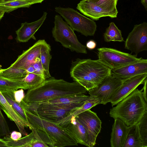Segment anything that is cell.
Masks as SVG:
<instances>
[{"label": "cell", "mask_w": 147, "mask_h": 147, "mask_svg": "<svg viewBox=\"0 0 147 147\" xmlns=\"http://www.w3.org/2000/svg\"><path fill=\"white\" fill-rule=\"evenodd\" d=\"M87 91L78 83L70 82L51 76L39 85L28 89L24 101L38 104L57 98L84 94Z\"/></svg>", "instance_id": "cell-1"}, {"label": "cell", "mask_w": 147, "mask_h": 147, "mask_svg": "<svg viewBox=\"0 0 147 147\" xmlns=\"http://www.w3.org/2000/svg\"><path fill=\"white\" fill-rule=\"evenodd\" d=\"M111 70L98 59L77 58L72 61L70 74L74 82L78 83L88 91L112 75Z\"/></svg>", "instance_id": "cell-2"}, {"label": "cell", "mask_w": 147, "mask_h": 147, "mask_svg": "<svg viewBox=\"0 0 147 147\" xmlns=\"http://www.w3.org/2000/svg\"><path fill=\"white\" fill-rule=\"evenodd\" d=\"M142 92V89H135L110 109V116L119 119L128 127L137 124L147 112V102Z\"/></svg>", "instance_id": "cell-3"}, {"label": "cell", "mask_w": 147, "mask_h": 147, "mask_svg": "<svg viewBox=\"0 0 147 147\" xmlns=\"http://www.w3.org/2000/svg\"><path fill=\"white\" fill-rule=\"evenodd\" d=\"M28 121L35 128L46 134L55 144V147L77 146L78 143L63 127L42 119L25 109Z\"/></svg>", "instance_id": "cell-4"}, {"label": "cell", "mask_w": 147, "mask_h": 147, "mask_svg": "<svg viewBox=\"0 0 147 147\" xmlns=\"http://www.w3.org/2000/svg\"><path fill=\"white\" fill-rule=\"evenodd\" d=\"M54 18V26L52 33L55 41L72 51L86 54V46L79 41L74 30L59 15H56Z\"/></svg>", "instance_id": "cell-5"}, {"label": "cell", "mask_w": 147, "mask_h": 147, "mask_svg": "<svg viewBox=\"0 0 147 147\" xmlns=\"http://www.w3.org/2000/svg\"><path fill=\"white\" fill-rule=\"evenodd\" d=\"M118 0H82L77 9L84 15L97 20L104 17L115 18L118 11L117 5Z\"/></svg>", "instance_id": "cell-6"}, {"label": "cell", "mask_w": 147, "mask_h": 147, "mask_svg": "<svg viewBox=\"0 0 147 147\" xmlns=\"http://www.w3.org/2000/svg\"><path fill=\"white\" fill-rule=\"evenodd\" d=\"M55 11L63 18L74 30L86 36H93L96 30L97 25L92 20L70 7H57Z\"/></svg>", "instance_id": "cell-7"}, {"label": "cell", "mask_w": 147, "mask_h": 147, "mask_svg": "<svg viewBox=\"0 0 147 147\" xmlns=\"http://www.w3.org/2000/svg\"><path fill=\"white\" fill-rule=\"evenodd\" d=\"M97 50L98 59L111 69L137 61L142 58L110 48L103 47Z\"/></svg>", "instance_id": "cell-8"}, {"label": "cell", "mask_w": 147, "mask_h": 147, "mask_svg": "<svg viewBox=\"0 0 147 147\" xmlns=\"http://www.w3.org/2000/svg\"><path fill=\"white\" fill-rule=\"evenodd\" d=\"M78 108L63 109L45 102L38 104L27 103L26 110L42 119L56 123L71 114Z\"/></svg>", "instance_id": "cell-9"}, {"label": "cell", "mask_w": 147, "mask_h": 147, "mask_svg": "<svg viewBox=\"0 0 147 147\" xmlns=\"http://www.w3.org/2000/svg\"><path fill=\"white\" fill-rule=\"evenodd\" d=\"M125 49L134 53L137 57L140 52L147 50V23L135 25L124 43Z\"/></svg>", "instance_id": "cell-10"}, {"label": "cell", "mask_w": 147, "mask_h": 147, "mask_svg": "<svg viewBox=\"0 0 147 147\" xmlns=\"http://www.w3.org/2000/svg\"><path fill=\"white\" fill-rule=\"evenodd\" d=\"M123 81L112 75L107 77L98 86L89 90L90 96L97 97L100 99L101 104L106 105L110 102L111 98L121 86Z\"/></svg>", "instance_id": "cell-11"}, {"label": "cell", "mask_w": 147, "mask_h": 147, "mask_svg": "<svg viewBox=\"0 0 147 147\" xmlns=\"http://www.w3.org/2000/svg\"><path fill=\"white\" fill-rule=\"evenodd\" d=\"M47 49H51L49 44L45 40H39L28 49L24 51L10 67L26 70L42 51Z\"/></svg>", "instance_id": "cell-12"}, {"label": "cell", "mask_w": 147, "mask_h": 147, "mask_svg": "<svg viewBox=\"0 0 147 147\" xmlns=\"http://www.w3.org/2000/svg\"><path fill=\"white\" fill-rule=\"evenodd\" d=\"M75 117L86 129L92 147H93L101 130V121L96 113L90 109L81 113Z\"/></svg>", "instance_id": "cell-13"}, {"label": "cell", "mask_w": 147, "mask_h": 147, "mask_svg": "<svg viewBox=\"0 0 147 147\" xmlns=\"http://www.w3.org/2000/svg\"><path fill=\"white\" fill-rule=\"evenodd\" d=\"M144 74H147V59L142 58L137 61L111 70L112 76L123 82Z\"/></svg>", "instance_id": "cell-14"}, {"label": "cell", "mask_w": 147, "mask_h": 147, "mask_svg": "<svg viewBox=\"0 0 147 147\" xmlns=\"http://www.w3.org/2000/svg\"><path fill=\"white\" fill-rule=\"evenodd\" d=\"M147 74L138 75L123 82L121 86L112 96L110 102L112 106L129 94L140 85L143 84L147 78Z\"/></svg>", "instance_id": "cell-15"}, {"label": "cell", "mask_w": 147, "mask_h": 147, "mask_svg": "<svg viewBox=\"0 0 147 147\" xmlns=\"http://www.w3.org/2000/svg\"><path fill=\"white\" fill-rule=\"evenodd\" d=\"M47 13L44 11L42 16L38 20L21 24L20 27L16 31V39L17 42H25L32 38L35 39L34 34L42 25L46 19Z\"/></svg>", "instance_id": "cell-16"}, {"label": "cell", "mask_w": 147, "mask_h": 147, "mask_svg": "<svg viewBox=\"0 0 147 147\" xmlns=\"http://www.w3.org/2000/svg\"><path fill=\"white\" fill-rule=\"evenodd\" d=\"M63 127L78 144L92 147L86 129L75 117Z\"/></svg>", "instance_id": "cell-17"}, {"label": "cell", "mask_w": 147, "mask_h": 147, "mask_svg": "<svg viewBox=\"0 0 147 147\" xmlns=\"http://www.w3.org/2000/svg\"><path fill=\"white\" fill-rule=\"evenodd\" d=\"M128 127L118 118L114 119L111 134V147H123L127 134Z\"/></svg>", "instance_id": "cell-18"}, {"label": "cell", "mask_w": 147, "mask_h": 147, "mask_svg": "<svg viewBox=\"0 0 147 147\" xmlns=\"http://www.w3.org/2000/svg\"><path fill=\"white\" fill-rule=\"evenodd\" d=\"M90 96L86 95L84 94H79L58 98L46 102L62 108L74 109L79 107L83 105Z\"/></svg>", "instance_id": "cell-19"}, {"label": "cell", "mask_w": 147, "mask_h": 147, "mask_svg": "<svg viewBox=\"0 0 147 147\" xmlns=\"http://www.w3.org/2000/svg\"><path fill=\"white\" fill-rule=\"evenodd\" d=\"M0 106L1 109L5 113L10 120L14 121L20 132L23 136L28 135L25 127L29 126L18 115L9 104L0 91Z\"/></svg>", "instance_id": "cell-20"}, {"label": "cell", "mask_w": 147, "mask_h": 147, "mask_svg": "<svg viewBox=\"0 0 147 147\" xmlns=\"http://www.w3.org/2000/svg\"><path fill=\"white\" fill-rule=\"evenodd\" d=\"M13 90L0 91L13 109L29 126V129L31 125L29 123L25 111V109L15 100Z\"/></svg>", "instance_id": "cell-21"}, {"label": "cell", "mask_w": 147, "mask_h": 147, "mask_svg": "<svg viewBox=\"0 0 147 147\" xmlns=\"http://www.w3.org/2000/svg\"><path fill=\"white\" fill-rule=\"evenodd\" d=\"M123 147H143L137 124L128 127L127 134Z\"/></svg>", "instance_id": "cell-22"}, {"label": "cell", "mask_w": 147, "mask_h": 147, "mask_svg": "<svg viewBox=\"0 0 147 147\" xmlns=\"http://www.w3.org/2000/svg\"><path fill=\"white\" fill-rule=\"evenodd\" d=\"M28 74L26 69L10 66L0 69V77L10 80H22Z\"/></svg>", "instance_id": "cell-23"}, {"label": "cell", "mask_w": 147, "mask_h": 147, "mask_svg": "<svg viewBox=\"0 0 147 147\" xmlns=\"http://www.w3.org/2000/svg\"><path fill=\"white\" fill-rule=\"evenodd\" d=\"M104 40L106 42L113 41H123V38L121 34V32L113 22L109 24L106 31L104 33Z\"/></svg>", "instance_id": "cell-24"}, {"label": "cell", "mask_w": 147, "mask_h": 147, "mask_svg": "<svg viewBox=\"0 0 147 147\" xmlns=\"http://www.w3.org/2000/svg\"><path fill=\"white\" fill-rule=\"evenodd\" d=\"M28 89L26 84L22 80H12L0 77V91L13 90L19 89Z\"/></svg>", "instance_id": "cell-25"}, {"label": "cell", "mask_w": 147, "mask_h": 147, "mask_svg": "<svg viewBox=\"0 0 147 147\" xmlns=\"http://www.w3.org/2000/svg\"><path fill=\"white\" fill-rule=\"evenodd\" d=\"M32 5L28 1L21 0H5L0 4V9L9 13L19 8L28 7Z\"/></svg>", "instance_id": "cell-26"}, {"label": "cell", "mask_w": 147, "mask_h": 147, "mask_svg": "<svg viewBox=\"0 0 147 147\" xmlns=\"http://www.w3.org/2000/svg\"><path fill=\"white\" fill-rule=\"evenodd\" d=\"M34 138V135L32 132L16 141L12 140L9 135L5 136L3 139L6 142L7 147H30V144Z\"/></svg>", "instance_id": "cell-27"}, {"label": "cell", "mask_w": 147, "mask_h": 147, "mask_svg": "<svg viewBox=\"0 0 147 147\" xmlns=\"http://www.w3.org/2000/svg\"><path fill=\"white\" fill-rule=\"evenodd\" d=\"M45 80L44 78L37 74L34 72L28 74L22 80L26 84L29 89L39 85Z\"/></svg>", "instance_id": "cell-28"}, {"label": "cell", "mask_w": 147, "mask_h": 147, "mask_svg": "<svg viewBox=\"0 0 147 147\" xmlns=\"http://www.w3.org/2000/svg\"><path fill=\"white\" fill-rule=\"evenodd\" d=\"M51 49H47L42 51L40 55V58L44 70L45 79L51 76L49 71V66L52 55L50 54Z\"/></svg>", "instance_id": "cell-29"}, {"label": "cell", "mask_w": 147, "mask_h": 147, "mask_svg": "<svg viewBox=\"0 0 147 147\" xmlns=\"http://www.w3.org/2000/svg\"><path fill=\"white\" fill-rule=\"evenodd\" d=\"M137 124L143 147H147V112Z\"/></svg>", "instance_id": "cell-30"}, {"label": "cell", "mask_w": 147, "mask_h": 147, "mask_svg": "<svg viewBox=\"0 0 147 147\" xmlns=\"http://www.w3.org/2000/svg\"><path fill=\"white\" fill-rule=\"evenodd\" d=\"M0 106V136L9 135L10 132L8 123L1 111Z\"/></svg>", "instance_id": "cell-31"}, {"label": "cell", "mask_w": 147, "mask_h": 147, "mask_svg": "<svg viewBox=\"0 0 147 147\" xmlns=\"http://www.w3.org/2000/svg\"><path fill=\"white\" fill-rule=\"evenodd\" d=\"M32 65L34 69L35 72L45 79L44 70L39 57L35 59Z\"/></svg>", "instance_id": "cell-32"}, {"label": "cell", "mask_w": 147, "mask_h": 147, "mask_svg": "<svg viewBox=\"0 0 147 147\" xmlns=\"http://www.w3.org/2000/svg\"><path fill=\"white\" fill-rule=\"evenodd\" d=\"M24 96L23 89H20L18 90H15L14 91V97L15 100L20 104L21 101L24 100Z\"/></svg>", "instance_id": "cell-33"}, {"label": "cell", "mask_w": 147, "mask_h": 147, "mask_svg": "<svg viewBox=\"0 0 147 147\" xmlns=\"http://www.w3.org/2000/svg\"><path fill=\"white\" fill-rule=\"evenodd\" d=\"M22 135L20 132L13 131L11 133L10 137L13 140L16 141L21 138Z\"/></svg>", "instance_id": "cell-34"}, {"label": "cell", "mask_w": 147, "mask_h": 147, "mask_svg": "<svg viewBox=\"0 0 147 147\" xmlns=\"http://www.w3.org/2000/svg\"><path fill=\"white\" fill-rule=\"evenodd\" d=\"M96 45V42L93 40H90L87 42L86 44V47L89 50L94 49Z\"/></svg>", "instance_id": "cell-35"}, {"label": "cell", "mask_w": 147, "mask_h": 147, "mask_svg": "<svg viewBox=\"0 0 147 147\" xmlns=\"http://www.w3.org/2000/svg\"><path fill=\"white\" fill-rule=\"evenodd\" d=\"M147 82V78H146L144 81L143 84L144 86L142 89L143 92H142V93L144 99L146 102H147V99L146 97V84Z\"/></svg>", "instance_id": "cell-36"}, {"label": "cell", "mask_w": 147, "mask_h": 147, "mask_svg": "<svg viewBox=\"0 0 147 147\" xmlns=\"http://www.w3.org/2000/svg\"><path fill=\"white\" fill-rule=\"evenodd\" d=\"M25 0L28 1L31 4L33 5L37 3H41L44 0Z\"/></svg>", "instance_id": "cell-37"}, {"label": "cell", "mask_w": 147, "mask_h": 147, "mask_svg": "<svg viewBox=\"0 0 147 147\" xmlns=\"http://www.w3.org/2000/svg\"><path fill=\"white\" fill-rule=\"evenodd\" d=\"M26 70L27 71L28 73H33L35 72L34 69L32 65H30L26 69Z\"/></svg>", "instance_id": "cell-38"}, {"label": "cell", "mask_w": 147, "mask_h": 147, "mask_svg": "<svg viewBox=\"0 0 147 147\" xmlns=\"http://www.w3.org/2000/svg\"><path fill=\"white\" fill-rule=\"evenodd\" d=\"M7 147L6 142L4 139L0 138V147Z\"/></svg>", "instance_id": "cell-39"}, {"label": "cell", "mask_w": 147, "mask_h": 147, "mask_svg": "<svg viewBox=\"0 0 147 147\" xmlns=\"http://www.w3.org/2000/svg\"><path fill=\"white\" fill-rule=\"evenodd\" d=\"M141 2L144 7L145 9L147 11V0H141Z\"/></svg>", "instance_id": "cell-40"}, {"label": "cell", "mask_w": 147, "mask_h": 147, "mask_svg": "<svg viewBox=\"0 0 147 147\" xmlns=\"http://www.w3.org/2000/svg\"><path fill=\"white\" fill-rule=\"evenodd\" d=\"M4 13L5 12L3 11V10L0 9V20L3 17Z\"/></svg>", "instance_id": "cell-41"}, {"label": "cell", "mask_w": 147, "mask_h": 147, "mask_svg": "<svg viewBox=\"0 0 147 147\" xmlns=\"http://www.w3.org/2000/svg\"><path fill=\"white\" fill-rule=\"evenodd\" d=\"M5 0H0V4L2 3Z\"/></svg>", "instance_id": "cell-42"}, {"label": "cell", "mask_w": 147, "mask_h": 147, "mask_svg": "<svg viewBox=\"0 0 147 147\" xmlns=\"http://www.w3.org/2000/svg\"><path fill=\"white\" fill-rule=\"evenodd\" d=\"M2 69L1 68V65L0 64V69Z\"/></svg>", "instance_id": "cell-43"}]
</instances>
